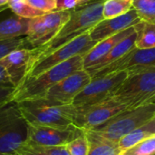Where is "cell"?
Instances as JSON below:
<instances>
[{
  "label": "cell",
  "mask_w": 155,
  "mask_h": 155,
  "mask_svg": "<svg viewBox=\"0 0 155 155\" xmlns=\"http://www.w3.org/2000/svg\"><path fill=\"white\" fill-rule=\"evenodd\" d=\"M104 0H94L73 9L68 21L64 24L54 39L41 47H35L36 53L33 64L55 48L90 31L94 25L102 21L104 19Z\"/></svg>",
  "instance_id": "cell-1"
},
{
  "label": "cell",
  "mask_w": 155,
  "mask_h": 155,
  "mask_svg": "<svg viewBox=\"0 0 155 155\" xmlns=\"http://www.w3.org/2000/svg\"><path fill=\"white\" fill-rule=\"evenodd\" d=\"M16 103L28 124L54 127L74 124L76 107L73 104H60L44 97Z\"/></svg>",
  "instance_id": "cell-2"
},
{
  "label": "cell",
  "mask_w": 155,
  "mask_h": 155,
  "mask_svg": "<svg viewBox=\"0 0 155 155\" xmlns=\"http://www.w3.org/2000/svg\"><path fill=\"white\" fill-rule=\"evenodd\" d=\"M82 69H84V54L75 55L53 66L41 74L26 80L15 89L12 101L20 102L28 99L42 98L54 84Z\"/></svg>",
  "instance_id": "cell-3"
},
{
  "label": "cell",
  "mask_w": 155,
  "mask_h": 155,
  "mask_svg": "<svg viewBox=\"0 0 155 155\" xmlns=\"http://www.w3.org/2000/svg\"><path fill=\"white\" fill-rule=\"evenodd\" d=\"M127 110L155 103V66L128 73L127 78L112 95Z\"/></svg>",
  "instance_id": "cell-4"
},
{
  "label": "cell",
  "mask_w": 155,
  "mask_h": 155,
  "mask_svg": "<svg viewBox=\"0 0 155 155\" xmlns=\"http://www.w3.org/2000/svg\"><path fill=\"white\" fill-rule=\"evenodd\" d=\"M28 137V124L18 104L9 101L0 104V153L16 154Z\"/></svg>",
  "instance_id": "cell-5"
},
{
  "label": "cell",
  "mask_w": 155,
  "mask_h": 155,
  "mask_svg": "<svg viewBox=\"0 0 155 155\" xmlns=\"http://www.w3.org/2000/svg\"><path fill=\"white\" fill-rule=\"evenodd\" d=\"M153 117H155V103L132 110H125L92 131L118 143L122 137L143 127Z\"/></svg>",
  "instance_id": "cell-6"
},
{
  "label": "cell",
  "mask_w": 155,
  "mask_h": 155,
  "mask_svg": "<svg viewBox=\"0 0 155 155\" xmlns=\"http://www.w3.org/2000/svg\"><path fill=\"white\" fill-rule=\"evenodd\" d=\"M96 44L97 43L92 40L90 36V31L74 38L68 43L51 51L50 53L40 58L35 64H34L27 72L23 83L30 78L43 74L53 66L61 64L75 55L85 54Z\"/></svg>",
  "instance_id": "cell-7"
},
{
  "label": "cell",
  "mask_w": 155,
  "mask_h": 155,
  "mask_svg": "<svg viewBox=\"0 0 155 155\" xmlns=\"http://www.w3.org/2000/svg\"><path fill=\"white\" fill-rule=\"evenodd\" d=\"M125 110L124 104L111 96L94 104L76 107L74 124L84 131L94 130Z\"/></svg>",
  "instance_id": "cell-8"
},
{
  "label": "cell",
  "mask_w": 155,
  "mask_h": 155,
  "mask_svg": "<svg viewBox=\"0 0 155 155\" xmlns=\"http://www.w3.org/2000/svg\"><path fill=\"white\" fill-rule=\"evenodd\" d=\"M71 11L56 10L30 19L28 32L25 36L29 45L33 48L41 47L53 40L68 21Z\"/></svg>",
  "instance_id": "cell-9"
},
{
  "label": "cell",
  "mask_w": 155,
  "mask_h": 155,
  "mask_svg": "<svg viewBox=\"0 0 155 155\" xmlns=\"http://www.w3.org/2000/svg\"><path fill=\"white\" fill-rule=\"evenodd\" d=\"M127 76V71H121L92 79L75 96L72 104L76 107L87 106L111 97Z\"/></svg>",
  "instance_id": "cell-10"
},
{
  "label": "cell",
  "mask_w": 155,
  "mask_h": 155,
  "mask_svg": "<svg viewBox=\"0 0 155 155\" xmlns=\"http://www.w3.org/2000/svg\"><path fill=\"white\" fill-rule=\"evenodd\" d=\"M84 130L74 125L54 127L28 124L27 143L42 146H63L84 134Z\"/></svg>",
  "instance_id": "cell-11"
},
{
  "label": "cell",
  "mask_w": 155,
  "mask_h": 155,
  "mask_svg": "<svg viewBox=\"0 0 155 155\" xmlns=\"http://www.w3.org/2000/svg\"><path fill=\"white\" fill-rule=\"evenodd\" d=\"M152 66H155V47L148 49H139L135 47L121 58L95 72L92 75V79L121 71L130 73Z\"/></svg>",
  "instance_id": "cell-12"
},
{
  "label": "cell",
  "mask_w": 155,
  "mask_h": 155,
  "mask_svg": "<svg viewBox=\"0 0 155 155\" xmlns=\"http://www.w3.org/2000/svg\"><path fill=\"white\" fill-rule=\"evenodd\" d=\"M91 81L92 76L85 69L79 70L51 87L44 98L60 104H72L75 96Z\"/></svg>",
  "instance_id": "cell-13"
},
{
  "label": "cell",
  "mask_w": 155,
  "mask_h": 155,
  "mask_svg": "<svg viewBox=\"0 0 155 155\" xmlns=\"http://www.w3.org/2000/svg\"><path fill=\"white\" fill-rule=\"evenodd\" d=\"M36 48H18L0 60V64L5 68L14 86L18 88L33 64Z\"/></svg>",
  "instance_id": "cell-14"
},
{
  "label": "cell",
  "mask_w": 155,
  "mask_h": 155,
  "mask_svg": "<svg viewBox=\"0 0 155 155\" xmlns=\"http://www.w3.org/2000/svg\"><path fill=\"white\" fill-rule=\"evenodd\" d=\"M141 21L142 19L136 10L133 8L123 15L109 19H103L90 30V36L93 41L99 43L107 37L136 25Z\"/></svg>",
  "instance_id": "cell-15"
},
{
  "label": "cell",
  "mask_w": 155,
  "mask_h": 155,
  "mask_svg": "<svg viewBox=\"0 0 155 155\" xmlns=\"http://www.w3.org/2000/svg\"><path fill=\"white\" fill-rule=\"evenodd\" d=\"M135 25L97 43L89 52L84 54V68L88 69L100 62L119 42L135 32Z\"/></svg>",
  "instance_id": "cell-16"
},
{
  "label": "cell",
  "mask_w": 155,
  "mask_h": 155,
  "mask_svg": "<svg viewBox=\"0 0 155 155\" xmlns=\"http://www.w3.org/2000/svg\"><path fill=\"white\" fill-rule=\"evenodd\" d=\"M30 19L16 15L12 12L5 17L0 18V41L26 36Z\"/></svg>",
  "instance_id": "cell-17"
},
{
  "label": "cell",
  "mask_w": 155,
  "mask_h": 155,
  "mask_svg": "<svg viewBox=\"0 0 155 155\" xmlns=\"http://www.w3.org/2000/svg\"><path fill=\"white\" fill-rule=\"evenodd\" d=\"M136 29V28H135ZM136 38H137V32H134L127 37L124 38L121 42H119L100 62H98L95 65L85 69L89 74L92 76L95 72L100 70L101 68L104 67L105 65L114 62L115 60L121 58L127 53H129L131 50L135 48V44H136Z\"/></svg>",
  "instance_id": "cell-18"
},
{
  "label": "cell",
  "mask_w": 155,
  "mask_h": 155,
  "mask_svg": "<svg viewBox=\"0 0 155 155\" xmlns=\"http://www.w3.org/2000/svg\"><path fill=\"white\" fill-rule=\"evenodd\" d=\"M88 141V155H121L118 143L111 141L94 131H85Z\"/></svg>",
  "instance_id": "cell-19"
},
{
  "label": "cell",
  "mask_w": 155,
  "mask_h": 155,
  "mask_svg": "<svg viewBox=\"0 0 155 155\" xmlns=\"http://www.w3.org/2000/svg\"><path fill=\"white\" fill-rule=\"evenodd\" d=\"M137 38L135 46L139 49L155 47V23L141 21L135 25Z\"/></svg>",
  "instance_id": "cell-20"
},
{
  "label": "cell",
  "mask_w": 155,
  "mask_h": 155,
  "mask_svg": "<svg viewBox=\"0 0 155 155\" xmlns=\"http://www.w3.org/2000/svg\"><path fill=\"white\" fill-rule=\"evenodd\" d=\"M17 155H70L66 145L42 146L25 143L16 153Z\"/></svg>",
  "instance_id": "cell-21"
},
{
  "label": "cell",
  "mask_w": 155,
  "mask_h": 155,
  "mask_svg": "<svg viewBox=\"0 0 155 155\" xmlns=\"http://www.w3.org/2000/svg\"><path fill=\"white\" fill-rule=\"evenodd\" d=\"M134 8V0H104L103 15L109 19L123 15Z\"/></svg>",
  "instance_id": "cell-22"
},
{
  "label": "cell",
  "mask_w": 155,
  "mask_h": 155,
  "mask_svg": "<svg viewBox=\"0 0 155 155\" xmlns=\"http://www.w3.org/2000/svg\"><path fill=\"white\" fill-rule=\"evenodd\" d=\"M8 7L16 15L27 19H33L45 14L33 7L27 0H10L8 2Z\"/></svg>",
  "instance_id": "cell-23"
},
{
  "label": "cell",
  "mask_w": 155,
  "mask_h": 155,
  "mask_svg": "<svg viewBox=\"0 0 155 155\" xmlns=\"http://www.w3.org/2000/svg\"><path fill=\"white\" fill-rule=\"evenodd\" d=\"M151 136H153V135H151L149 133L145 132L142 128H138V129L129 133L128 134L124 135V137H122L118 141V145H119L120 150L124 153V151L131 149L132 147L135 146L139 143L143 142V140H145Z\"/></svg>",
  "instance_id": "cell-24"
},
{
  "label": "cell",
  "mask_w": 155,
  "mask_h": 155,
  "mask_svg": "<svg viewBox=\"0 0 155 155\" xmlns=\"http://www.w3.org/2000/svg\"><path fill=\"white\" fill-rule=\"evenodd\" d=\"M134 8L143 21L155 23V0H134Z\"/></svg>",
  "instance_id": "cell-25"
},
{
  "label": "cell",
  "mask_w": 155,
  "mask_h": 155,
  "mask_svg": "<svg viewBox=\"0 0 155 155\" xmlns=\"http://www.w3.org/2000/svg\"><path fill=\"white\" fill-rule=\"evenodd\" d=\"M18 48H33L27 42L25 36L0 41V60L12 51Z\"/></svg>",
  "instance_id": "cell-26"
},
{
  "label": "cell",
  "mask_w": 155,
  "mask_h": 155,
  "mask_svg": "<svg viewBox=\"0 0 155 155\" xmlns=\"http://www.w3.org/2000/svg\"><path fill=\"white\" fill-rule=\"evenodd\" d=\"M155 153V135L151 136L121 155H153Z\"/></svg>",
  "instance_id": "cell-27"
},
{
  "label": "cell",
  "mask_w": 155,
  "mask_h": 155,
  "mask_svg": "<svg viewBox=\"0 0 155 155\" xmlns=\"http://www.w3.org/2000/svg\"><path fill=\"white\" fill-rule=\"evenodd\" d=\"M66 148L70 155H88L89 146L85 135V131L84 134L66 144Z\"/></svg>",
  "instance_id": "cell-28"
},
{
  "label": "cell",
  "mask_w": 155,
  "mask_h": 155,
  "mask_svg": "<svg viewBox=\"0 0 155 155\" xmlns=\"http://www.w3.org/2000/svg\"><path fill=\"white\" fill-rule=\"evenodd\" d=\"M27 2L35 9L45 14L56 11L57 8V0H27Z\"/></svg>",
  "instance_id": "cell-29"
},
{
  "label": "cell",
  "mask_w": 155,
  "mask_h": 155,
  "mask_svg": "<svg viewBox=\"0 0 155 155\" xmlns=\"http://www.w3.org/2000/svg\"><path fill=\"white\" fill-rule=\"evenodd\" d=\"M92 0H57V11H67L84 5Z\"/></svg>",
  "instance_id": "cell-30"
},
{
  "label": "cell",
  "mask_w": 155,
  "mask_h": 155,
  "mask_svg": "<svg viewBox=\"0 0 155 155\" xmlns=\"http://www.w3.org/2000/svg\"><path fill=\"white\" fill-rule=\"evenodd\" d=\"M15 91V87H0V104L12 101Z\"/></svg>",
  "instance_id": "cell-31"
},
{
  "label": "cell",
  "mask_w": 155,
  "mask_h": 155,
  "mask_svg": "<svg viewBox=\"0 0 155 155\" xmlns=\"http://www.w3.org/2000/svg\"><path fill=\"white\" fill-rule=\"evenodd\" d=\"M0 87H15L5 68L1 64H0Z\"/></svg>",
  "instance_id": "cell-32"
},
{
  "label": "cell",
  "mask_w": 155,
  "mask_h": 155,
  "mask_svg": "<svg viewBox=\"0 0 155 155\" xmlns=\"http://www.w3.org/2000/svg\"><path fill=\"white\" fill-rule=\"evenodd\" d=\"M145 132L149 133L151 135H155V117H153L149 123H147L145 125L141 127Z\"/></svg>",
  "instance_id": "cell-33"
},
{
  "label": "cell",
  "mask_w": 155,
  "mask_h": 155,
  "mask_svg": "<svg viewBox=\"0 0 155 155\" xmlns=\"http://www.w3.org/2000/svg\"><path fill=\"white\" fill-rule=\"evenodd\" d=\"M8 2H9V0H0V8L6 6L8 5Z\"/></svg>",
  "instance_id": "cell-34"
},
{
  "label": "cell",
  "mask_w": 155,
  "mask_h": 155,
  "mask_svg": "<svg viewBox=\"0 0 155 155\" xmlns=\"http://www.w3.org/2000/svg\"><path fill=\"white\" fill-rule=\"evenodd\" d=\"M0 155H15V154H7V153H0Z\"/></svg>",
  "instance_id": "cell-35"
},
{
  "label": "cell",
  "mask_w": 155,
  "mask_h": 155,
  "mask_svg": "<svg viewBox=\"0 0 155 155\" xmlns=\"http://www.w3.org/2000/svg\"><path fill=\"white\" fill-rule=\"evenodd\" d=\"M153 155H155V153H154V154H153Z\"/></svg>",
  "instance_id": "cell-36"
}]
</instances>
